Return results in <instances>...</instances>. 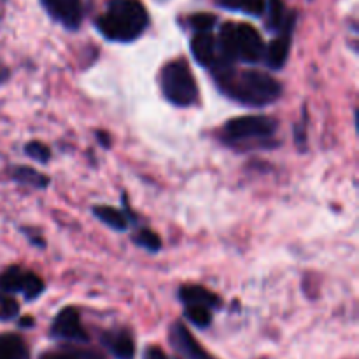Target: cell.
I'll return each mask as SVG.
<instances>
[{
	"mask_svg": "<svg viewBox=\"0 0 359 359\" xmlns=\"http://www.w3.org/2000/svg\"><path fill=\"white\" fill-rule=\"evenodd\" d=\"M214 77H216L217 84L221 90L228 95V97L235 98L237 102L245 105H252V107H263L272 102H276L280 97L279 81L273 79L272 76L259 70H237L231 67V62L228 60H221V62H214Z\"/></svg>",
	"mask_w": 359,
	"mask_h": 359,
	"instance_id": "6da1fadb",
	"label": "cell"
},
{
	"mask_svg": "<svg viewBox=\"0 0 359 359\" xmlns=\"http://www.w3.org/2000/svg\"><path fill=\"white\" fill-rule=\"evenodd\" d=\"M149 25L147 11L139 0H109L107 9L97 20V28L105 39L118 42L135 41Z\"/></svg>",
	"mask_w": 359,
	"mask_h": 359,
	"instance_id": "7a4b0ae2",
	"label": "cell"
},
{
	"mask_svg": "<svg viewBox=\"0 0 359 359\" xmlns=\"http://www.w3.org/2000/svg\"><path fill=\"white\" fill-rule=\"evenodd\" d=\"M221 55L228 62L241 60L245 63H256L265 55V44L255 27L248 23H226L219 34Z\"/></svg>",
	"mask_w": 359,
	"mask_h": 359,
	"instance_id": "3957f363",
	"label": "cell"
},
{
	"mask_svg": "<svg viewBox=\"0 0 359 359\" xmlns=\"http://www.w3.org/2000/svg\"><path fill=\"white\" fill-rule=\"evenodd\" d=\"M161 90L170 104L189 107L198 100V86L188 63L177 60L161 70Z\"/></svg>",
	"mask_w": 359,
	"mask_h": 359,
	"instance_id": "277c9868",
	"label": "cell"
},
{
	"mask_svg": "<svg viewBox=\"0 0 359 359\" xmlns=\"http://www.w3.org/2000/svg\"><path fill=\"white\" fill-rule=\"evenodd\" d=\"M277 130L276 119L269 116H242L230 119L224 125L223 135L230 142H248V140L269 139Z\"/></svg>",
	"mask_w": 359,
	"mask_h": 359,
	"instance_id": "5b68a950",
	"label": "cell"
},
{
	"mask_svg": "<svg viewBox=\"0 0 359 359\" xmlns=\"http://www.w3.org/2000/svg\"><path fill=\"white\" fill-rule=\"evenodd\" d=\"M53 337L70 342H88V333L81 325L79 312L74 307H67L55 318L51 326Z\"/></svg>",
	"mask_w": 359,
	"mask_h": 359,
	"instance_id": "8992f818",
	"label": "cell"
},
{
	"mask_svg": "<svg viewBox=\"0 0 359 359\" xmlns=\"http://www.w3.org/2000/svg\"><path fill=\"white\" fill-rule=\"evenodd\" d=\"M49 16L55 18L65 28H77L83 20V6L81 0H42Z\"/></svg>",
	"mask_w": 359,
	"mask_h": 359,
	"instance_id": "52a82bcc",
	"label": "cell"
},
{
	"mask_svg": "<svg viewBox=\"0 0 359 359\" xmlns=\"http://www.w3.org/2000/svg\"><path fill=\"white\" fill-rule=\"evenodd\" d=\"M170 340L172 346L175 347V351L186 359H216L214 356H210V354L200 346L198 340H196L195 337L189 333V330L186 328L184 325H181V323L172 326Z\"/></svg>",
	"mask_w": 359,
	"mask_h": 359,
	"instance_id": "ba28073f",
	"label": "cell"
},
{
	"mask_svg": "<svg viewBox=\"0 0 359 359\" xmlns=\"http://www.w3.org/2000/svg\"><path fill=\"white\" fill-rule=\"evenodd\" d=\"M294 16L291 20L284 21L283 28L279 30V35L270 42L269 49H266V63L270 69H283L284 63L287 62L291 48V32H293Z\"/></svg>",
	"mask_w": 359,
	"mask_h": 359,
	"instance_id": "9c48e42d",
	"label": "cell"
},
{
	"mask_svg": "<svg viewBox=\"0 0 359 359\" xmlns=\"http://www.w3.org/2000/svg\"><path fill=\"white\" fill-rule=\"evenodd\" d=\"M191 53L196 62L203 67H212L216 62V41L210 32H196L191 39Z\"/></svg>",
	"mask_w": 359,
	"mask_h": 359,
	"instance_id": "30bf717a",
	"label": "cell"
},
{
	"mask_svg": "<svg viewBox=\"0 0 359 359\" xmlns=\"http://www.w3.org/2000/svg\"><path fill=\"white\" fill-rule=\"evenodd\" d=\"M179 297L186 305H202L207 309H217L221 305V300L202 286H184L179 291Z\"/></svg>",
	"mask_w": 359,
	"mask_h": 359,
	"instance_id": "8fae6325",
	"label": "cell"
},
{
	"mask_svg": "<svg viewBox=\"0 0 359 359\" xmlns=\"http://www.w3.org/2000/svg\"><path fill=\"white\" fill-rule=\"evenodd\" d=\"M104 344L109 347L114 358L133 359V356H135V344H133L132 337L126 332L109 333V335L104 337Z\"/></svg>",
	"mask_w": 359,
	"mask_h": 359,
	"instance_id": "7c38bea8",
	"label": "cell"
},
{
	"mask_svg": "<svg viewBox=\"0 0 359 359\" xmlns=\"http://www.w3.org/2000/svg\"><path fill=\"white\" fill-rule=\"evenodd\" d=\"M93 214L102 221V223L107 224V226H111L112 230L123 231V230H126V226H128V219H126L125 214H123L121 210L114 209V207L97 205V207H93Z\"/></svg>",
	"mask_w": 359,
	"mask_h": 359,
	"instance_id": "4fadbf2b",
	"label": "cell"
},
{
	"mask_svg": "<svg viewBox=\"0 0 359 359\" xmlns=\"http://www.w3.org/2000/svg\"><path fill=\"white\" fill-rule=\"evenodd\" d=\"M0 359H27V347L18 335H0Z\"/></svg>",
	"mask_w": 359,
	"mask_h": 359,
	"instance_id": "5bb4252c",
	"label": "cell"
},
{
	"mask_svg": "<svg viewBox=\"0 0 359 359\" xmlns=\"http://www.w3.org/2000/svg\"><path fill=\"white\" fill-rule=\"evenodd\" d=\"M28 272H23L20 269H9L0 276V291L2 293H23L25 280H27Z\"/></svg>",
	"mask_w": 359,
	"mask_h": 359,
	"instance_id": "9a60e30c",
	"label": "cell"
},
{
	"mask_svg": "<svg viewBox=\"0 0 359 359\" xmlns=\"http://www.w3.org/2000/svg\"><path fill=\"white\" fill-rule=\"evenodd\" d=\"M14 179L23 184L32 186V188H46L49 184V179L46 175L39 174L37 170L34 168H28V167H20L14 170Z\"/></svg>",
	"mask_w": 359,
	"mask_h": 359,
	"instance_id": "2e32d148",
	"label": "cell"
},
{
	"mask_svg": "<svg viewBox=\"0 0 359 359\" xmlns=\"http://www.w3.org/2000/svg\"><path fill=\"white\" fill-rule=\"evenodd\" d=\"M184 316L188 321H191L193 325L198 326V328H207V326L212 323L210 309L202 307V305H186Z\"/></svg>",
	"mask_w": 359,
	"mask_h": 359,
	"instance_id": "e0dca14e",
	"label": "cell"
},
{
	"mask_svg": "<svg viewBox=\"0 0 359 359\" xmlns=\"http://www.w3.org/2000/svg\"><path fill=\"white\" fill-rule=\"evenodd\" d=\"M133 241H135L137 245L147 249V251L156 252V251H160V248H161L160 237H158V235L151 230H140L139 233L135 235V238H133Z\"/></svg>",
	"mask_w": 359,
	"mask_h": 359,
	"instance_id": "ac0fdd59",
	"label": "cell"
},
{
	"mask_svg": "<svg viewBox=\"0 0 359 359\" xmlns=\"http://www.w3.org/2000/svg\"><path fill=\"white\" fill-rule=\"evenodd\" d=\"M20 312V305L14 298H11L9 294L4 293L0 294V321H9L14 319Z\"/></svg>",
	"mask_w": 359,
	"mask_h": 359,
	"instance_id": "d6986e66",
	"label": "cell"
},
{
	"mask_svg": "<svg viewBox=\"0 0 359 359\" xmlns=\"http://www.w3.org/2000/svg\"><path fill=\"white\" fill-rule=\"evenodd\" d=\"M269 25L270 28L280 30L284 25V6L280 0H269Z\"/></svg>",
	"mask_w": 359,
	"mask_h": 359,
	"instance_id": "ffe728a7",
	"label": "cell"
},
{
	"mask_svg": "<svg viewBox=\"0 0 359 359\" xmlns=\"http://www.w3.org/2000/svg\"><path fill=\"white\" fill-rule=\"evenodd\" d=\"M42 291H44V283L41 280V277L28 272L27 280H25V290H23L25 298H27V300H34V298H37Z\"/></svg>",
	"mask_w": 359,
	"mask_h": 359,
	"instance_id": "44dd1931",
	"label": "cell"
},
{
	"mask_svg": "<svg viewBox=\"0 0 359 359\" xmlns=\"http://www.w3.org/2000/svg\"><path fill=\"white\" fill-rule=\"evenodd\" d=\"M189 23H191V27L195 28L196 32H210L214 28V25H216V16H212V14L198 13L195 14V16H191Z\"/></svg>",
	"mask_w": 359,
	"mask_h": 359,
	"instance_id": "7402d4cb",
	"label": "cell"
},
{
	"mask_svg": "<svg viewBox=\"0 0 359 359\" xmlns=\"http://www.w3.org/2000/svg\"><path fill=\"white\" fill-rule=\"evenodd\" d=\"M25 151H27L28 156L34 158V160L39 161V163H46V161L49 160V156H51V151H49L44 144L37 142V140H34V142L28 144L27 149Z\"/></svg>",
	"mask_w": 359,
	"mask_h": 359,
	"instance_id": "603a6c76",
	"label": "cell"
},
{
	"mask_svg": "<svg viewBox=\"0 0 359 359\" xmlns=\"http://www.w3.org/2000/svg\"><path fill=\"white\" fill-rule=\"evenodd\" d=\"M238 9H244L245 13L262 16L266 9V0H238Z\"/></svg>",
	"mask_w": 359,
	"mask_h": 359,
	"instance_id": "cb8c5ba5",
	"label": "cell"
},
{
	"mask_svg": "<svg viewBox=\"0 0 359 359\" xmlns=\"http://www.w3.org/2000/svg\"><path fill=\"white\" fill-rule=\"evenodd\" d=\"M144 359H168L167 354L160 349V347H147L144 353Z\"/></svg>",
	"mask_w": 359,
	"mask_h": 359,
	"instance_id": "d4e9b609",
	"label": "cell"
},
{
	"mask_svg": "<svg viewBox=\"0 0 359 359\" xmlns=\"http://www.w3.org/2000/svg\"><path fill=\"white\" fill-rule=\"evenodd\" d=\"M42 359H79L74 354H67V353H51V354H46L42 356Z\"/></svg>",
	"mask_w": 359,
	"mask_h": 359,
	"instance_id": "484cf974",
	"label": "cell"
}]
</instances>
